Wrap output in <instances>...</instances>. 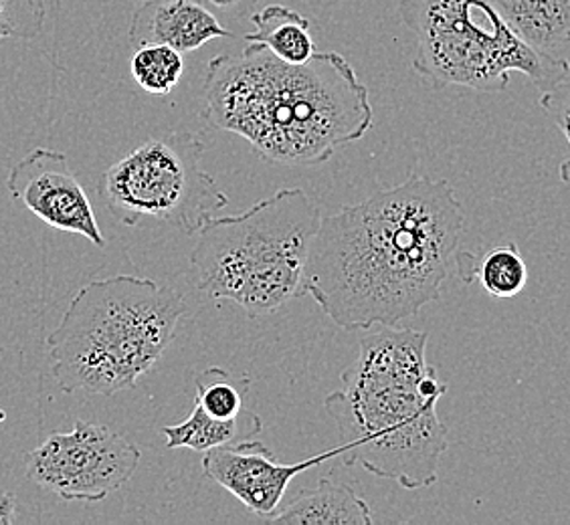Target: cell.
Segmentation results:
<instances>
[{
  "label": "cell",
  "instance_id": "6da1fadb",
  "mask_svg": "<svg viewBox=\"0 0 570 525\" xmlns=\"http://www.w3.org/2000/svg\"><path fill=\"white\" fill-rule=\"evenodd\" d=\"M463 207L448 180L405 182L322 219L304 294L338 328H396L435 301L458 271Z\"/></svg>",
  "mask_w": 570,
  "mask_h": 525
},
{
  "label": "cell",
  "instance_id": "7a4b0ae2",
  "mask_svg": "<svg viewBox=\"0 0 570 525\" xmlns=\"http://www.w3.org/2000/svg\"><path fill=\"white\" fill-rule=\"evenodd\" d=\"M203 118L252 143L264 160L318 166L373 128L368 89L341 53L285 63L265 44L213 57L203 81Z\"/></svg>",
  "mask_w": 570,
  "mask_h": 525
},
{
  "label": "cell",
  "instance_id": "3957f363",
  "mask_svg": "<svg viewBox=\"0 0 570 525\" xmlns=\"http://www.w3.org/2000/svg\"><path fill=\"white\" fill-rule=\"evenodd\" d=\"M428 331L383 328L361 339L358 358L324 408L341 435L342 457L406 492L438 483L448 427L438 405L448 393L428 361Z\"/></svg>",
  "mask_w": 570,
  "mask_h": 525
},
{
  "label": "cell",
  "instance_id": "277c9868",
  "mask_svg": "<svg viewBox=\"0 0 570 525\" xmlns=\"http://www.w3.org/2000/svg\"><path fill=\"white\" fill-rule=\"evenodd\" d=\"M183 294L136 275L83 285L47 336L51 373L67 394L114 396L136 386L175 339Z\"/></svg>",
  "mask_w": 570,
  "mask_h": 525
},
{
  "label": "cell",
  "instance_id": "5b68a950",
  "mask_svg": "<svg viewBox=\"0 0 570 525\" xmlns=\"http://www.w3.org/2000/svg\"><path fill=\"white\" fill-rule=\"evenodd\" d=\"M320 225V207L302 188H282L237 217H213L190 255L195 287L252 319L274 314L304 294Z\"/></svg>",
  "mask_w": 570,
  "mask_h": 525
},
{
  "label": "cell",
  "instance_id": "8992f818",
  "mask_svg": "<svg viewBox=\"0 0 570 525\" xmlns=\"http://www.w3.org/2000/svg\"><path fill=\"white\" fill-rule=\"evenodd\" d=\"M399 14L417 39L413 69L435 89L495 93L522 73L547 93L570 73L567 59L524 43L490 0H401Z\"/></svg>",
  "mask_w": 570,
  "mask_h": 525
},
{
  "label": "cell",
  "instance_id": "52a82bcc",
  "mask_svg": "<svg viewBox=\"0 0 570 525\" xmlns=\"http://www.w3.org/2000/svg\"><path fill=\"white\" fill-rule=\"evenodd\" d=\"M205 148L193 131L150 138L104 172L99 197L126 227L150 219L197 235L229 205V197L200 166Z\"/></svg>",
  "mask_w": 570,
  "mask_h": 525
},
{
  "label": "cell",
  "instance_id": "ba28073f",
  "mask_svg": "<svg viewBox=\"0 0 570 525\" xmlns=\"http://www.w3.org/2000/svg\"><path fill=\"white\" fill-rule=\"evenodd\" d=\"M142 450L106 425L76 420L27 453L31 482L63 502L96 504L121 489L140 467Z\"/></svg>",
  "mask_w": 570,
  "mask_h": 525
},
{
  "label": "cell",
  "instance_id": "9c48e42d",
  "mask_svg": "<svg viewBox=\"0 0 570 525\" xmlns=\"http://www.w3.org/2000/svg\"><path fill=\"white\" fill-rule=\"evenodd\" d=\"M7 188L17 202L49 227L86 237L99 249H106L108 242L101 235L94 207L66 153L35 148L12 166Z\"/></svg>",
  "mask_w": 570,
  "mask_h": 525
},
{
  "label": "cell",
  "instance_id": "30bf717a",
  "mask_svg": "<svg viewBox=\"0 0 570 525\" xmlns=\"http://www.w3.org/2000/svg\"><path fill=\"white\" fill-rule=\"evenodd\" d=\"M252 378H235L220 368H207L195 376L197 396L187 420L163 427L168 449L207 453L223 445L249 440L264 430V420L245 406Z\"/></svg>",
  "mask_w": 570,
  "mask_h": 525
},
{
  "label": "cell",
  "instance_id": "8fae6325",
  "mask_svg": "<svg viewBox=\"0 0 570 525\" xmlns=\"http://www.w3.org/2000/svg\"><path fill=\"white\" fill-rule=\"evenodd\" d=\"M338 455H342V447L287 465L275 459L274 450L264 443L249 438L203 453L200 467L207 479L227 489L252 514L267 519L279 509L289 483L299 473Z\"/></svg>",
  "mask_w": 570,
  "mask_h": 525
},
{
  "label": "cell",
  "instance_id": "7c38bea8",
  "mask_svg": "<svg viewBox=\"0 0 570 525\" xmlns=\"http://www.w3.org/2000/svg\"><path fill=\"white\" fill-rule=\"evenodd\" d=\"M128 39L134 47L168 44L190 53L210 41L233 39V33L200 0H142L134 11Z\"/></svg>",
  "mask_w": 570,
  "mask_h": 525
},
{
  "label": "cell",
  "instance_id": "4fadbf2b",
  "mask_svg": "<svg viewBox=\"0 0 570 525\" xmlns=\"http://www.w3.org/2000/svg\"><path fill=\"white\" fill-rule=\"evenodd\" d=\"M275 525H371L373 509L351 487L320 479L314 489L299 493L294 502L265 519Z\"/></svg>",
  "mask_w": 570,
  "mask_h": 525
},
{
  "label": "cell",
  "instance_id": "5bb4252c",
  "mask_svg": "<svg viewBox=\"0 0 570 525\" xmlns=\"http://www.w3.org/2000/svg\"><path fill=\"white\" fill-rule=\"evenodd\" d=\"M524 43L550 53L570 43V0H490Z\"/></svg>",
  "mask_w": 570,
  "mask_h": 525
},
{
  "label": "cell",
  "instance_id": "9a60e30c",
  "mask_svg": "<svg viewBox=\"0 0 570 525\" xmlns=\"http://www.w3.org/2000/svg\"><path fill=\"white\" fill-rule=\"evenodd\" d=\"M253 31L245 34V43L265 44L285 63L302 66L316 53L309 34V21L304 14L282 4H269L252 14Z\"/></svg>",
  "mask_w": 570,
  "mask_h": 525
},
{
  "label": "cell",
  "instance_id": "2e32d148",
  "mask_svg": "<svg viewBox=\"0 0 570 525\" xmlns=\"http://www.w3.org/2000/svg\"><path fill=\"white\" fill-rule=\"evenodd\" d=\"M473 279H480L483 289L495 299H512L520 296L528 285V265L515 242L498 245L475 257Z\"/></svg>",
  "mask_w": 570,
  "mask_h": 525
},
{
  "label": "cell",
  "instance_id": "e0dca14e",
  "mask_svg": "<svg viewBox=\"0 0 570 525\" xmlns=\"http://www.w3.org/2000/svg\"><path fill=\"white\" fill-rule=\"evenodd\" d=\"M130 71L144 91L153 96H168L183 77L185 61L183 53L168 44H142L136 47Z\"/></svg>",
  "mask_w": 570,
  "mask_h": 525
},
{
  "label": "cell",
  "instance_id": "ac0fdd59",
  "mask_svg": "<svg viewBox=\"0 0 570 525\" xmlns=\"http://www.w3.org/2000/svg\"><path fill=\"white\" fill-rule=\"evenodd\" d=\"M47 17L45 0H0V43L35 41Z\"/></svg>",
  "mask_w": 570,
  "mask_h": 525
},
{
  "label": "cell",
  "instance_id": "d6986e66",
  "mask_svg": "<svg viewBox=\"0 0 570 525\" xmlns=\"http://www.w3.org/2000/svg\"><path fill=\"white\" fill-rule=\"evenodd\" d=\"M538 103L552 123L559 128L570 148V83L562 81L557 88L542 93ZM559 178L560 182L570 190V160H564L560 165Z\"/></svg>",
  "mask_w": 570,
  "mask_h": 525
},
{
  "label": "cell",
  "instance_id": "ffe728a7",
  "mask_svg": "<svg viewBox=\"0 0 570 525\" xmlns=\"http://www.w3.org/2000/svg\"><path fill=\"white\" fill-rule=\"evenodd\" d=\"M210 7L219 9L220 12H227V14H245V12L253 9L257 4V0H207Z\"/></svg>",
  "mask_w": 570,
  "mask_h": 525
},
{
  "label": "cell",
  "instance_id": "44dd1931",
  "mask_svg": "<svg viewBox=\"0 0 570 525\" xmlns=\"http://www.w3.org/2000/svg\"><path fill=\"white\" fill-rule=\"evenodd\" d=\"M17 522V502L14 497L4 493L0 495V525H12Z\"/></svg>",
  "mask_w": 570,
  "mask_h": 525
},
{
  "label": "cell",
  "instance_id": "7402d4cb",
  "mask_svg": "<svg viewBox=\"0 0 570 525\" xmlns=\"http://www.w3.org/2000/svg\"><path fill=\"white\" fill-rule=\"evenodd\" d=\"M132 2H142V0H132Z\"/></svg>",
  "mask_w": 570,
  "mask_h": 525
}]
</instances>
